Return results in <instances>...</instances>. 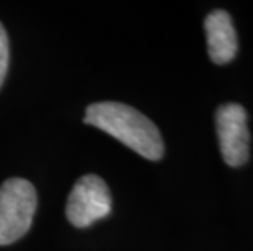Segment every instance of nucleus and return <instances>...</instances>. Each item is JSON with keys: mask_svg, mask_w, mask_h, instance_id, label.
I'll list each match as a JSON object with an SVG mask.
<instances>
[{"mask_svg": "<svg viewBox=\"0 0 253 251\" xmlns=\"http://www.w3.org/2000/svg\"><path fill=\"white\" fill-rule=\"evenodd\" d=\"M209 57L217 66L229 64L239 51V41L230 15L225 10H212L204 20Z\"/></svg>", "mask_w": 253, "mask_h": 251, "instance_id": "39448f33", "label": "nucleus"}, {"mask_svg": "<svg viewBox=\"0 0 253 251\" xmlns=\"http://www.w3.org/2000/svg\"><path fill=\"white\" fill-rule=\"evenodd\" d=\"M85 124L113 136L144 158L157 162L164 157V141L159 127L132 106L118 101H100L85 111Z\"/></svg>", "mask_w": 253, "mask_h": 251, "instance_id": "f257e3e1", "label": "nucleus"}, {"mask_svg": "<svg viewBox=\"0 0 253 251\" xmlns=\"http://www.w3.org/2000/svg\"><path fill=\"white\" fill-rule=\"evenodd\" d=\"M216 131L224 162L229 167H242L250 153V134L244 106L239 103L219 106L216 111Z\"/></svg>", "mask_w": 253, "mask_h": 251, "instance_id": "20e7f679", "label": "nucleus"}, {"mask_svg": "<svg viewBox=\"0 0 253 251\" xmlns=\"http://www.w3.org/2000/svg\"><path fill=\"white\" fill-rule=\"evenodd\" d=\"M111 212V194L108 184L96 175L82 176L69 194L66 215L77 228L90 227Z\"/></svg>", "mask_w": 253, "mask_h": 251, "instance_id": "7ed1b4c3", "label": "nucleus"}, {"mask_svg": "<svg viewBox=\"0 0 253 251\" xmlns=\"http://www.w3.org/2000/svg\"><path fill=\"white\" fill-rule=\"evenodd\" d=\"M8 62H10L8 36H7V31L3 28V25L0 23V88H2L5 77H7Z\"/></svg>", "mask_w": 253, "mask_h": 251, "instance_id": "423d86ee", "label": "nucleus"}, {"mask_svg": "<svg viewBox=\"0 0 253 251\" xmlns=\"http://www.w3.org/2000/svg\"><path fill=\"white\" fill-rule=\"evenodd\" d=\"M38 207L35 186L28 179L10 178L0 186V247L28 233Z\"/></svg>", "mask_w": 253, "mask_h": 251, "instance_id": "f03ea898", "label": "nucleus"}]
</instances>
